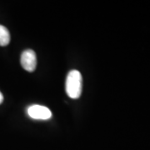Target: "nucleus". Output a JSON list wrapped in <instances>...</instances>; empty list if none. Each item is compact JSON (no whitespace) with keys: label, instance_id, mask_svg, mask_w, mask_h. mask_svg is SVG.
<instances>
[{"label":"nucleus","instance_id":"nucleus-1","mask_svg":"<svg viewBox=\"0 0 150 150\" xmlns=\"http://www.w3.org/2000/svg\"><path fill=\"white\" fill-rule=\"evenodd\" d=\"M83 88V78L78 70H71L66 79L65 89L70 98L77 99L80 97Z\"/></svg>","mask_w":150,"mask_h":150},{"label":"nucleus","instance_id":"nucleus-2","mask_svg":"<svg viewBox=\"0 0 150 150\" xmlns=\"http://www.w3.org/2000/svg\"><path fill=\"white\" fill-rule=\"evenodd\" d=\"M22 67L28 72H33L37 67V57L32 49H26L21 54L20 59Z\"/></svg>","mask_w":150,"mask_h":150},{"label":"nucleus","instance_id":"nucleus-3","mask_svg":"<svg viewBox=\"0 0 150 150\" xmlns=\"http://www.w3.org/2000/svg\"><path fill=\"white\" fill-rule=\"evenodd\" d=\"M28 114L30 118L39 120H48L52 117V112L47 107L34 104L28 108Z\"/></svg>","mask_w":150,"mask_h":150},{"label":"nucleus","instance_id":"nucleus-4","mask_svg":"<svg viewBox=\"0 0 150 150\" xmlns=\"http://www.w3.org/2000/svg\"><path fill=\"white\" fill-rule=\"evenodd\" d=\"M10 42V33L8 28L0 25V46H7Z\"/></svg>","mask_w":150,"mask_h":150},{"label":"nucleus","instance_id":"nucleus-5","mask_svg":"<svg viewBox=\"0 0 150 150\" xmlns=\"http://www.w3.org/2000/svg\"><path fill=\"white\" fill-rule=\"evenodd\" d=\"M4 101V96H3V94H2V93L0 92V104L3 103Z\"/></svg>","mask_w":150,"mask_h":150}]
</instances>
